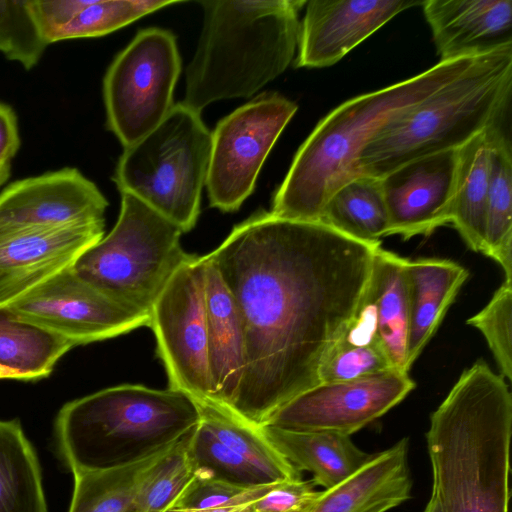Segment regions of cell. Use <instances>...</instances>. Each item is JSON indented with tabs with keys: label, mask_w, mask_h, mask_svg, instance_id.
<instances>
[{
	"label": "cell",
	"mask_w": 512,
	"mask_h": 512,
	"mask_svg": "<svg viewBox=\"0 0 512 512\" xmlns=\"http://www.w3.org/2000/svg\"><path fill=\"white\" fill-rule=\"evenodd\" d=\"M380 243L260 210L208 254L239 312L244 369L230 410L262 426L320 383L368 289Z\"/></svg>",
	"instance_id": "6da1fadb"
},
{
	"label": "cell",
	"mask_w": 512,
	"mask_h": 512,
	"mask_svg": "<svg viewBox=\"0 0 512 512\" xmlns=\"http://www.w3.org/2000/svg\"><path fill=\"white\" fill-rule=\"evenodd\" d=\"M432 494L444 512H508L512 396L483 360L465 370L425 434Z\"/></svg>",
	"instance_id": "7a4b0ae2"
},
{
	"label": "cell",
	"mask_w": 512,
	"mask_h": 512,
	"mask_svg": "<svg viewBox=\"0 0 512 512\" xmlns=\"http://www.w3.org/2000/svg\"><path fill=\"white\" fill-rule=\"evenodd\" d=\"M477 57L439 61L414 77L333 109L299 147L275 191L270 212L283 219L320 221L336 190L359 176V156L374 134L392 117L459 76Z\"/></svg>",
	"instance_id": "3957f363"
},
{
	"label": "cell",
	"mask_w": 512,
	"mask_h": 512,
	"mask_svg": "<svg viewBox=\"0 0 512 512\" xmlns=\"http://www.w3.org/2000/svg\"><path fill=\"white\" fill-rule=\"evenodd\" d=\"M305 3L200 1L203 27L182 102L200 113L218 100L251 97L282 74L295 56Z\"/></svg>",
	"instance_id": "277c9868"
},
{
	"label": "cell",
	"mask_w": 512,
	"mask_h": 512,
	"mask_svg": "<svg viewBox=\"0 0 512 512\" xmlns=\"http://www.w3.org/2000/svg\"><path fill=\"white\" fill-rule=\"evenodd\" d=\"M197 403L181 391L124 384L64 404L54 435L57 455L74 475L157 453L191 433Z\"/></svg>",
	"instance_id": "5b68a950"
},
{
	"label": "cell",
	"mask_w": 512,
	"mask_h": 512,
	"mask_svg": "<svg viewBox=\"0 0 512 512\" xmlns=\"http://www.w3.org/2000/svg\"><path fill=\"white\" fill-rule=\"evenodd\" d=\"M512 47L476 58L463 73L386 122L358 159L359 175L382 178L413 159L458 149L505 117Z\"/></svg>",
	"instance_id": "8992f818"
},
{
	"label": "cell",
	"mask_w": 512,
	"mask_h": 512,
	"mask_svg": "<svg viewBox=\"0 0 512 512\" xmlns=\"http://www.w3.org/2000/svg\"><path fill=\"white\" fill-rule=\"evenodd\" d=\"M212 133L200 113L179 102L144 137L124 147L113 181L176 224L194 228L206 183Z\"/></svg>",
	"instance_id": "52a82bcc"
},
{
	"label": "cell",
	"mask_w": 512,
	"mask_h": 512,
	"mask_svg": "<svg viewBox=\"0 0 512 512\" xmlns=\"http://www.w3.org/2000/svg\"><path fill=\"white\" fill-rule=\"evenodd\" d=\"M118 220L76 261V273L115 301L150 315L176 270L190 257L182 230L139 198L121 192Z\"/></svg>",
	"instance_id": "ba28073f"
},
{
	"label": "cell",
	"mask_w": 512,
	"mask_h": 512,
	"mask_svg": "<svg viewBox=\"0 0 512 512\" xmlns=\"http://www.w3.org/2000/svg\"><path fill=\"white\" fill-rule=\"evenodd\" d=\"M181 72L175 35L145 28L114 58L103 79L107 126L127 147L153 130L173 107Z\"/></svg>",
	"instance_id": "9c48e42d"
},
{
	"label": "cell",
	"mask_w": 512,
	"mask_h": 512,
	"mask_svg": "<svg viewBox=\"0 0 512 512\" xmlns=\"http://www.w3.org/2000/svg\"><path fill=\"white\" fill-rule=\"evenodd\" d=\"M297 109L280 93L264 92L217 123L205 183L210 206L223 212L240 208Z\"/></svg>",
	"instance_id": "30bf717a"
},
{
	"label": "cell",
	"mask_w": 512,
	"mask_h": 512,
	"mask_svg": "<svg viewBox=\"0 0 512 512\" xmlns=\"http://www.w3.org/2000/svg\"><path fill=\"white\" fill-rule=\"evenodd\" d=\"M157 354L169 388L196 403L213 402L208 365L205 261L191 254L163 288L150 312Z\"/></svg>",
	"instance_id": "8fae6325"
},
{
	"label": "cell",
	"mask_w": 512,
	"mask_h": 512,
	"mask_svg": "<svg viewBox=\"0 0 512 512\" xmlns=\"http://www.w3.org/2000/svg\"><path fill=\"white\" fill-rule=\"evenodd\" d=\"M14 318L56 334L73 347L149 326L150 315L131 309L81 278L74 266L4 307Z\"/></svg>",
	"instance_id": "7c38bea8"
},
{
	"label": "cell",
	"mask_w": 512,
	"mask_h": 512,
	"mask_svg": "<svg viewBox=\"0 0 512 512\" xmlns=\"http://www.w3.org/2000/svg\"><path fill=\"white\" fill-rule=\"evenodd\" d=\"M414 388L408 372L396 369L351 381L319 383L277 409L264 425L351 436L399 404Z\"/></svg>",
	"instance_id": "4fadbf2b"
},
{
	"label": "cell",
	"mask_w": 512,
	"mask_h": 512,
	"mask_svg": "<svg viewBox=\"0 0 512 512\" xmlns=\"http://www.w3.org/2000/svg\"><path fill=\"white\" fill-rule=\"evenodd\" d=\"M105 222L0 229V308L61 271L104 236Z\"/></svg>",
	"instance_id": "5bb4252c"
},
{
	"label": "cell",
	"mask_w": 512,
	"mask_h": 512,
	"mask_svg": "<svg viewBox=\"0 0 512 512\" xmlns=\"http://www.w3.org/2000/svg\"><path fill=\"white\" fill-rule=\"evenodd\" d=\"M458 149L408 161L380 179L388 213L386 236L431 235L450 223Z\"/></svg>",
	"instance_id": "9a60e30c"
},
{
	"label": "cell",
	"mask_w": 512,
	"mask_h": 512,
	"mask_svg": "<svg viewBox=\"0 0 512 512\" xmlns=\"http://www.w3.org/2000/svg\"><path fill=\"white\" fill-rule=\"evenodd\" d=\"M108 201L76 168L13 182L0 193V229L105 222Z\"/></svg>",
	"instance_id": "2e32d148"
},
{
	"label": "cell",
	"mask_w": 512,
	"mask_h": 512,
	"mask_svg": "<svg viewBox=\"0 0 512 512\" xmlns=\"http://www.w3.org/2000/svg\"><path fill=\"white\" fill-rule=\"evenodd\" d=\"M416 0H311L299 25L296 67L323 68L341 60Z\"/></svg>",
	"instance_id": "e0dca14e"
},
{
	"label": "cell",
	"mask_w": 512,
	"mask_h": 512,
	"mask_svg": "<svg viewBox=\"0 0 512 512\" xmlns=\"http://www.w3.org/2000/svg\"><path fill=\"white\" fill-rule=\"evenodd\" d=\"M440 61L512 47V0H424Z\"/></svg>",
	"instance_id": "ac0fdd59"
},
{
	"label": "cell",
	"mask_w": 512,
	"mask_h": 512,
	"mask_svg": "<svg viewBox=\"0 0 512 512\" xmlns=\"http://www.w3.org/2000/svg\"><path fill=\"white\" fill-rule=\"evenodd\" d=\"M408 455L406 437L373 453L349 478L319 491L303 512H388L400 506L412 490Z\"/></svg>",
	"instance_id": "d6986e66"
},
{
	"label": "cell",
	"mask_w": 512,
	"mask_h": 512,
	"mask_svg": "<svg viewBox=\"0 0 512 512\" xmlns=\"http://www.w3.org/2000/svg\"><path fill=\"white\" fill-rule=\"evenodd\" d=\"M205 307L212 399L230 409L242 379L245 343L242 321L231 294L208 255Z\"/></svg>",
	"instance_id": "ffe728a7"
},
{
	"label": "cell",
	"mask_w": 512,
	"mask_h": 512,
	"mask_svg": "<svg viewBox=\"0 0 512 512\" xmlns=\"http://www.w3.org/2000/svg\"><path fill=\"white\" fill-rule=\"evenodd\" d=\"M407 270L410 286L407 366L410 370L435 334L469 272L457 262L442 258L409 260Z\"/></svg>",
	"instance_id": "44dd1931"
},
{
	"label": "cell",
	"mask_w": 512,
	"mask_h": 512,
	"mask_svg": "<svg viewBox=\"0 0 512 512\" xmlns=\"http://www.w3.org/2000/svg\"><path fill=\"white\" fill-rule=\"evenodd\" d=\"M276 450L300 473L312 474L314 485L331 488L349 478L371 457L346 436L331 432L293 431L262 425Z\"/></svg>",
	"instance_id": "7402d4cb"
},
{
	"label": "cell",
	"mask_w": 512,
	"mask_h": 512,
	"mask_svg": "<svg viewBox=\"0 0 512 512\" xmlns=\"http://www.w3.org/2000/svg\"><path fill=\"white\" fill-rule=\"evenodd\" d=\"M408 261L381 246L377 249L370 291L379 343L394 369L409 372L407 339L410 324Z\"/></svg>",
	"instance_id": "603a6c76"
},
{
	"label": "cell",
	"mask_w": 512,
	"mask_h": 512,
	"mask_svg": "<svg viewBox=\"0 0 512 512\" xmlns=\"http://www.w3.org/2000/svg\"><path fill=\"white\" fill-rule=\"evenodd\" d=\"M486 130L458 148L450 218V223L468 248L480 253L485 250L489 188V141Z\"/></svg>",
	"instance_id": "cb8c5ba5"
},
{
	"label": "cell",
	"mask_w": 512,
	"mask_h": 512,
	"mask_svg": "<svg viewBox=\"0 0 512 512\" xmlns=\"http://www.w3.org/2000/svg\"><path fill=\"white\" fill-rule=\"evenodd\" d=\"M505 117L487 130L489 188L484 255L503 269L512 283V150L504 130Z\"/></svg>",
	"instance_id": "d4e9b609"
},
{
	"label": "cell",
	"mask_w": 512,
	"mask_h": 512,
	"mask_svg": "<svg viewBox=\"0 0 512 512\" xmlns=\"http://www.w3.org/2000/svg\"><path fill=\"white\" fill-rule=\"evenodd\" d=\"M0 512H48L39 459L19 419H0Z\"/></svg>",
	"instance_id": "484cf974"
},
{
	"label": "cell",
	"mask_w": 512,
	"mask_h": 512,
	"mask_svg": "<svg viewBox=\"0 0 512 512\" xmlns=\"http://www.w3.org/2000/svg\"><path fill=\"white\" fill-rule=\"evenodd\" d=\"M200 422L225 446L236 452L255 469L267 483L302 479L297 471L269 442L261 426L242 418L218 403H197Z\"/></svg>",
	"instance_id": "4316f807"
},
{
	"label": "cell",
	"mask_w": 512,
	"mask_h": 512,
	"mask_svg": "<svg viewBox=\"0 0 512 512\" xmlns=\"http://www.w3.org/2000/svg\"><path fill=\"white\" fill-rule=\"evenodd\" d=\"M320 221L367 243H381L388 229V213L379 178L359 175L330 197Z\"/></svg>",
	"instance_id": "83f0119b"
},
{
	"label": "cell",
	"mask_w": 512,
	"mask_h": 512,
	"mask_svg": "<svg viewBox=\"0 0 512 512\" xmlns=\"http://www.w3.org/2000/svg\"><path fill=\"white\" fill-rule=\"evenodd\" d=\"M72 348L66 339L0 308V364L27 375L31 381L41 380Z\"/></svg>",
	"instance_id": "f1b7e54d"
},
{
	"label": "cell",
	"mask_w": 512,
	"mask_h": 512,
	"mask_svg": "<svg viewBox=\"0 0 512 512\" xmlns=\"http://www.w3.org/2000/svg\"><path fill=\"white\" fill-rule=\"evenodd\" d=\"M171 446L121 466L74 475L68 512H138L135 496L140 479Z\"/></svg>",
	"instance_id": "f546056e"
},
{
	"label": "cell",
	"mask_w": 512,
	"mask_h": 512,
	"mask_svg": "<svg viewBox=\"0 0 512 512\" xmlns=\"http://www.w3.org/2000/svg\"><path fill=\"white\" fill-rule=\"evenodd\" d=\"M189 435L171 446L144 472L135 496L138 512H168L195 478Z\"/></svg>",
	"instance_id": "4dcf8cb0"
},
{
	"label": "cell",
	"mask_w": 512,
	"mask_h": 512,
	"mask_svg": "<svg viewBox=\"0 0 512 512\" xmlns=\"http://www.w3.org/2000/svg\"><path fill=\"white\" fill-rule=\"evenodd\" d=\"M177 3L179 1L175 0H85L73 19L58 32L54 42L103 36Z\"/></svg>",
	"instance_id": "1f68e13d"
},
{
	"label": "cell",
	"mask_w": 512,
	"mask_h": 512,
	"mask_svg": "<svg viewBox=\"0 0 512 512\" xmlns=\"http://www.w3.org/2000/svg\"><path fill=\"white\" fill-rule=\"evenodd\" d=\"M188 448L196 477L240 486L269 484L257 469L220 442L200 420L189 435Z\"/></svg>",
	"instance_id": "d6a6232c"
},
{
	"label": "cell",
	"mask_w": 512,
	"mask_h": 512,
	"mask_svg": "<svg viewBox=\"0 0 512 512\" xmlns=\"http://www.w3.org/2000/svg\"><path fill=\"white\" fill-rule=\"evenodd\" d=\"M47 42L34 20L30 0H0V51L25 69L40 60Z\"/></svg>",
	"instance_id": "836d02e7"
},
{
	"label": "cell",
	"mask_w": 512,
	"mask_h": 512,
	"mask_svg": "<svg viewBox=\"0 0 512 512\" xmlns=\"http://www.w3.org/2000/svg\"><path fill=\"white\" fill-rule=\"evenodd\" d=\"M512 283H504L495 291L488 304L467 320L478 329L497 362L501 376L512 379Z\"/></svg>",
	"instance_id": "e575fe53"
},
{
	"label": "cell",
	"mask_w": 512,
	"mask_h": 512,
	"mask_svg": "<svg viewBox=\"0 0 512 512\" xmlns=\"http://www.w3.org/2000/svg\"><path fill=\"white\" fill-rule=\"evenodd\" d=\"M394 369L378 344L335 345L320 371V383L343 382Z\"/></svg>",
	"instance_id": "d590c367"
},
{
	"label": "cell",
	"mask_w": 512,
	"mask_h": 512,
	"mask_svg": "<svg viewBox=\"0 0 512 512\" xmlns=\"http://www.w3.org/2000/svg\"><path fill=\"white\" fill-rule=\"evenodd\" d=\"M273 484L240 486L195 476L173 509L199 510L250 504L263 497Z\"/></svg>",
	"instance_id": "8d00e7d4"
},
{
	"label": "cell",
	"mask_w": 512,
	"mask_h": 512,
	"mask_svg": "<svg viewBox=\"0 0 512 512\" xmlns=\"http://www.w3.org/2000/svg\"><path fill=\"white\" fill-rule=\"evenodd\" d=\"M314 487L303 478L274 483L252 506L255 512H303L319 494Z\"/></svg>",
	"instance_id": "74e56055"
},
{
	"label": "cell",
	"mask_w": 512,
	"mask_h": 512,
	"mask_svg": "<svg viewBox=\"0 0 512 512\" xmlns=\"http://www.w3.org/2000/svg\"><path fill=\"white\" fill-rule=\"evenodd\" d=\"M19 147L16 115L10 106L0 103V164L10 163Z\"/></svg>",
	"instance_id": "f35d334b"
},
{
	"label": "cell",
	"mask_w": 512,
	"mask_h": 512,
	"mask_svg": "<svg viewBox=\"0 0 512 512\" xmlns=\"http://www.w3.org/2000/svg\"><path fill=\"white\" fill-rule=\"evenodd\" d=\"M253 503L240 505L236 507H227V508H210V509H199V510H190V509H172L168 512H255L252 506Z\"/></svg>",
	"instance_id": "ab89813d"
},
{
	"label": "cell",
	"mask_w": 512,
	"mask_h": 512,
	"mask_svg": "<svg viewBox=\"0 0 512 512\" xmlns=\"http://www.w3.org/2000/svg\"><path fill=\"white\" fill-rule=\"evenodd\" d=\"M0 379L31 381V379L27 375L19 371L13 370L11 368H8L2 364H0Z\"/></svg>",
	"instance_id": "60d3db41"
},
{
	"label": "cell",
	"mask_w": 512,
	"mask_h": 512,
	"mask_svg": "<svg viewBox=\"0 0 512 512\" xmlns=\"http://www.w3.org/2000/svg\"><path fill=\"white\" fill-rule=\"evenodd\" d=\"M423 512H444L434 494L431 493Z\"/></svg>",
	"instance_id": "b9f144b4"
},
{
	"label": "cell",
	"mask_w": 512,
	"mask_h": 512,
	"mask_svg": "<svg viewBox=\"0 0 512 512\" xmlns=\"http://www.w3.org/2000/svg\"><path fill=\"white\" fill-rule=\"evenodd\" d=\"M10 163L0 164V187L8 180L10 176Z\"/></svg>",
	"instance_id": "7bdbcfd3"
}]
</instances>
